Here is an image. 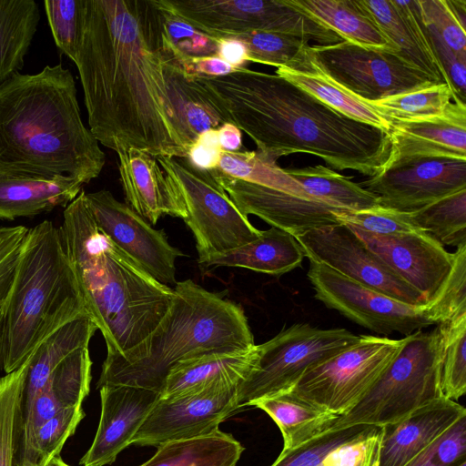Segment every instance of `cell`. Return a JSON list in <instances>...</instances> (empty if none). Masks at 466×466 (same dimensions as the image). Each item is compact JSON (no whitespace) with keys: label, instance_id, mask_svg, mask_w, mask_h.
Here are the masks:
<instances>
[{"label":"cell","instance_id":"6da1fadb","mask_svg":"<svg viewBox=\"0 0 466 466\" xmlns=\"http://www.w3.org/2000/svg\"><path fill=\"white\" fill-rule=\"evenodd\" d=\"M164 45L156 0H84L75 64L89 130L116 153L187 157L167 96Z\"/></svg>","mask_w":466,"mask_h":466},{"label":"cell","instance_id":"7a4b0ae2","mask_svg":"<svg viewBox=\"0 0 466 466\" xmlns=\"http://www.w3.org/2000/svg\"><path fill=\"white\" fill-rule=\"evenodd\" d=\"M196 79L257 151L275 161L307 153L336 170L372 177L390 157V133L338 112L277 74L244 66L224 76Z\"/></svg>","mask_w":466,"mask_h":466},{"label":"cell","instance_id":"3957f363","mask_svg":"<svg viewBox=\"0 0 466 466\" xmlns=\"http://www.w3.org/2000/svg\"><path fill=\"white\" fill-rule=\"evenodd\" d=\"M106 155L84 125L75 79L61 65L15 73L0 85V173L87 184Z\"/></svg>","mask_w":466,"mask_h":466},{"label":"cell","instance_id":"277c9868","mask_svg":"<svg viewBox=\"0 0 466 466\" xmlns=\"http://www.w3.org/2000/svg\"><path fill=\"white\" fill-rule=\"evenodd\" d=\"M59 231L106 355L126 356L159 325L173 288L157 281L99 229L83 189L65 208Z\"/></svg>","mask_w":466,"mask_h":466},{"label":"cell","instance_id":"5b68a950","mask_svg":"<svg viewBox=\"0 0 466 466\" xmlns=\"http://www.w3.org/2000/svg\"><path fill=\"white\" fill-rule=\"evenodd\" d=\"M255 346L243 309L191 279L177 281L165 317L141 344L126 356L106 355L97 381L162 393L169 370L203 354L248 350Z\"/></svg>","mask_w":466,"mask_h":466},{"label":"cell","instance_id":"8992f818","mask_svg":"<svg viewBox=\"0 0 466 466\" xmlns=\"http://www.w3.org/2000/svg\"><path fill=\"white\" fill-rule=\"evenodd\" d=\"M86 316L59 228L45 220L29 228L0 320V372L19 369L51 334Z\"/></svg>","mask_w":466,"mask_h":466},{"label":"cell","instance_id":"52a82bcc","mask_svg":"<svg viewBox=\"0 0 466 466\" xmlns=\"http://www.w3.org/2000/svg\"><path fill=\"white\" fill-rule=\"evenodd\" d=\"M441 341L438 327L417 330L402 345L369 390L328 431L358 424L381 427L441 398Z\"/></svg>","mask_w":466,"mask_h":466},{"label":"cell","instance_id":"ba28073f","mask_svg":"<svg viewBox=\"0 0 466 466\" xmlns=\"http://www.w3.org/2000/svg\"><path fill=\"white\" fill-rule=\"evenodd\" d=\"M359 336L341 328L319 329L297 323L256 345V360L238 383V408L289 392L311 367L356 342Z\"/></svg>","mask_w":466,"mask_h":466},{"label":"cell","instance_id":"9c48e42d","mask_svg":"<svg viewBox=\"0 0 466 466\" xmlns=\"http://www.w3.org/2000/svg\"><path fill=\"white\" fill-rule=\"evenodd\" d=\"M198 30L215 39L250 32L295 35L325 46L341 38L289 0H157Z\"/></svg>","mask_w":466,"mask_h":466},{"label":"cell","instance_id":"30bf717a","mask_svg":"<svg viewBox=\"0 0 466 466\" xmlns=\"http://www.w3.org/2000/svg\"><path fill=\"white\" fill-rule=\"evenodd\" d=\"M308 279L315 298L327 308L378 334L399 332L408 336L459 314L455 312L445 287L435 300L414 306L363 286L311 260Z\"/></svg>","mask_w":466,"mask_h":466},{"label":"cell","instance_id":"8fae6325","mask_svg":"<svg viewBox=\"0 0 466 466\" xmlns=\"http://www.w3.org/2000/svg\"><path fill=\"white\" fill-rule=\"evenodd\" d=\"M156 157L184 200L183 220L195 237L198 261L258 238L260 230L238 209L209 171L194 167L186 157Z\"/></svg>","mask_w":466,"mask_h":466},{"label":"cell","instance_id":"7c38bea8","mask_svg":"<svg viewBox=\"0 0 466 466\" xmlns=\"http://www.w3.org/2000/svg\"><path fill=\"white\" fill-rule=\"evenodd\" d=\"M402 342L403 339L360 335L353 344L309 368L289 393L340 416L374 384Z\"/></svg>","mask_w":466,"mask_h":466},{"label":"cell","instance_id":"4fadbf2b","mask_svg":"<svg viewBox=\"0 0 466 466\" xmlns=\"http://www.w3.org/2000/svg\"><path fill=\"white\" fill-rule=\"evenodd\" d=\"M308 54L316 69L363 102L377 101L435 84L391 50L341 41L309 46Z\"/></svg>","mask_w":466,"mask_h":466},{"label":"cell","instance_id":"5bb4252c","mask_svg":"<svg viewBox=\"0 0 466 466\" xmlns=\"http://www.w3.org/2000/svg\"><path fill=\"white\" fill-rule=\"evenodd\" d=\"M309 260L392 299L414 306L423 297L391 270L343 223L322 227L295 237Z\"/></svg>","mask_w":466,"mask_h":466},{"label":"cell","instance_id":"9a60e30c","mask_svg":"<svg viewBox=\"0 0 466 466\" xmlns=\"http://www.w3.org/2000/svg\"><path fill=\"white\" fill-rule=\"evenodd\" d=\"M237 383L217 382L181 395L157 400L130 445L159 446L219 431L237 410Z\"/></svg>","mask_w":466,"mask_h":466},{"label":"cell","instance_id":"2e32d148","mask_svg":"<svg viewBox=\"0 0 466 466\" xmlns=\"http://www.w3.org/2000/svg\"><path fill=\"white\" fill-rule=\"evenodd\" d=\"M359 184L379 198L380 206L411 212L465 189L466 159L418 157L396 160Z\"/></svg>","mask_w":466,"mask_h":466},{"label":"cell","instance_id":"e0dca14e","mask_svg":"<svg viewBox=\"0 0 466 466\" xmlns=\"http://www.w3.org/2000/svg\"><path fill=\"white\" fill-rule=\"evenodd\" d=\"M99 229L157 281L176 285V259L183 252L169 244L162 229H156L110 191L86 193Z\"/></svg>","mask_w":466,"mask_h":466},{"label":"cell","instance_id":"ac0fdd59","mask_svg":"<svg viewBox=\"0 0 466 466\" xmlns=\"http://www.w3.org/2000/svg\"><path fill=\"white\" fill-rule=\"evenodd\" d=\"M350 228L391 270L415 289L427 304L441 295L454 255L428 233L380 236Z\"/></svg>","mask_w":466,"mask_h":466},{"label":"cell","instance_id":"d6986e66","mask_svg":"<svg viewBox=\"0 0 466 466\" xmlns=\"http://www.w3.org/2000/svg\"><path fill=\"white\" fill-rule=\"evenodd\" d=\"M209 172L243 215H255L294 237L339 224L336 214L345 210L234 178L216 170Z\"/></svg>","mask_w":466,"mask_h":466},{"label":"cell","instance_id":"ffe728a7","mask_svg":"<svg viewBox=\"0 0 466 466\" xmlns=\"http://www.w3.org/2000/svg\"><path fill=\"white\" fill-rule=\"evenodd\" d=\"M101 414L94 441L80 460L82 466L113 463L141 427L160 393L127 385L99 388Z\"/></svg>","mask_w":466,"mask_h":466},{"label":"cell","instance_id":"44dd1931","mask_svg":"<svg viewBox=\"0 0 466 466\" xmlns=\"http://www.w3.org/2000/svg\"><path fill=\"white\" fill-rule=\"evenodd\" d=\"M356 2L402 60L426 74L433 83L450 86L422 21L418 0Z\"/></svg>","mask_w":466,"mask_h":466},{"label":"cell","instance_id":"7402d4cb","mask_svg":"<svg viewBox=\"0 0 466 466\" xmlns=\"http://www.w3.org/2000/svg\"><path fill=\"white\" fill-rule=\"evenodd\" d=\"M116 154L127 205L152 226L163 215L186 218L184 200L155 156L136 148Z\"/></svg>","mask_w":466,"mask_h":466},{"label":"cell","instance_id":"603a6c76","mask_svg":"<svg viewBox=\"0 0 466 466\" xmlns=\"http://www.w3.org/2000/svg\"><path fill=\"white\" fill-rule=\"evenodd\" d=\"M465 414L462 405L441 397L381 426L374 466H404Z\"/></svg>","mask_w":466,"mask_h":466},{"label":"cell","instance_id":"cb8c5ba5","mask_svg":"<svg viewBox=\"0 0 466 466\" xmlns=\"http://www.w3.org/2000/svg\"><path fill=\"white\" fill-rule=\"evenodd\" d=\"M386 162L418 157L466 159V105L453 102L441 115L421 120L393 122Z\"/></svg>","mask_w":466,"mask_h":466},{"label":"cell","instance_id":"d4e9b609","mask_svg":"<svg viewBox=\"0 0 466 466\" xmlns=\"http://www.w3.org/2000/svg\"><path fill=\"white\" fill-rule=\"evenodd\" d=\"M164 76L174 121L188 151L205 131L230 123L228 117L208 97L184 66L171 54L166 37L163 48Z\"/></svg>","mask_w":466,"mask_h":466},{"label":"cell","instance_id":"484cf974","mask_svg":"<svg viewBox=\"0 0 466 466\" xmlns=\"http://www.w3.org/2000/svg\"><path fill=\"white\" fill-rule=\"evenodd\" d=\"M83 184L69 177L52 178L0 173V219L14 220L66 208Z\"/></svg>","mask_w":466,"mask_h":466},{"label":"cell","instance_id":"4316f807","mask_svg":"<svg viewBox=\"0 0 466 466\" xmlns=\"http://www.w3.org/2000/svg\"><path fill=\"white\" fill-rule=\"evenodd\" d=\"M91 367L88 347L76 350L56 367L36 395L25 420L24 443L56 412L82 405L90 390Z\"/></svg>","mask_w":466,"mask_h":466},{"label":"cell","instance_id":"83f0119b","mask_svg":"<svg viewBox=\"0 0 466 466\" xmlns=\"http://www.w3.org/2000/svg\"><path fill=\"white\" fill-rule=\"evenodd\" d=\"M304 252L290 233L271 227L260 230L258 238L228 251L215 254L198 261L206 267L248 268L273 276H280L299 267Z\"/></svg>","mask_w":466,"mask_h":466},{"label":"cell","instance_id":"f1b7e54d","mask_svg":"<svg viewBox=\"0 0 466 466\" xmlns=\"http://www.w3.org/2000/svg\"><path fill=\"white\" fill-rule=\"evenodd\" d=\"M256 345L248 350L212 352L178 362L167 373L161 397L168 398L217 382L238 384L256 360Z\"/></svg>","mask_w":466,"mask_h":466},{"label":"cell","instance_id":"f546056e","mask_svg":"<svg viewBox=\"0 0 466 466\" xmlns=\"http://www.w3.org/2000/svg\"><path fill=\"white\" fill-rule=\"evenodd\" d=\"M96 330L97 327L88 316L78 318L58 329L35 350L29 363L23 392L24 422L50 374L76 350L88 347Z\"/></svg>","mask_w":466,"mask_h":466},{"label":"cell","instance_id":"4dcf8cb0","mask_svg":"<svg viewBox=\"0 0 466 466\" xmlns=\"http://www.w3.org/2000/svg\"><path fill=\"white\" fill-rule=\"evenodd\" d=\"M289 2L332 30L342 41L396 53L395 48L360 7L356 0H289Z\"/></svg>","mask_w":466,"mask_h":466},{"label":"cell","instance_id":"1f68e13d","mask_svg":"<svg viewBox=\"0 0 466 466\" xmlns=\"http://www.w3.org/2000/svg\"><path fill=\"white\" fill-rule=\"evenodd\" d=\"M244 447L221 431L198 438L172 441L139 466H237Z\"/></svg>","mask_w":466,"mask_h":466},{"label":"cell","instance_id":"d6a6232c","mask_svg":"<svg viewBox=\"0 0 466 466\" xmlns=\"http://www.w3.org/2000/svg\"><path fill=\"white\" fill-rule=\"evenodd\" d=\"M253 406L263 410L276 422L283 437V450L293 449L327 431L339 417L289 392L259 400Z\"/></svg>","mask_w":466,"mask_h":466},{"label":"cell","instance_id":"836d02e7","mask_svg":"<svg viewBox=\"0 0 466 466\" xmlns=\"http://www.w3.org/2000/svg\"><path fill=\"white\" fill-rule=\"evenodd\" d=\"M39 19L34 0H0V85L23 67Z\"/></svg>","mask_w":466,"mask_h":466},{"label":"cell","instance_id":"e575fe53","mask_svg":"<svg viewBox=\"0 0 466 466\" xmlns=\"http://www.w3.org/2000/svg\"><path fill=\"white\" fill-rule=\"evenodd\" d=\"M284 170L301 185L311 198L329 206L350 211L380 206L375 194L352 181L350 177L322 165Z\"/></svg>","mask_w":466,"mask_h":466},{"label":"cell","instance_id":"d590c367","mask_svg":"<svg viewBox=\"0 0 466 466\" xmlns=\"http://www.w3.org/2000/svg\"><path fill=\"white\" fill-rule=\"evenodd\" d=\"M275 73L311 94L338 112L390 133L392 126L391 122L367 103L360 101L340 88L316 69L313 65L310 70L305 72L278 67Z\"/></svg>","mask_w":466,"mask_h":466},{"label":"cell","instance_id":"8d00e7d4","mask_svg":"<svg viewBox=\"0 0 466 466\" xmlns=\"http://www.w3.org/2000/svg\"><path fill=\"white\" fill-rule=\"evenodd\" d=\"M32 356L19 369L0 377V466H21L23 461L22 400Z\"/></svg>","mask_w":466,"mask_h":466},{"label":"cell","instance_id":"74e56055","mask_svg":"<svg viewBox=\"0 0 466 466\" xmlns=\"http://www.w3.org/2000/svg\"><path fill=\"white\" fill-rule=\"evenodd\" d=\"M213 170L234 178L315 200L305 192L298 181L277 164V161L257 150H223L218 165Z\"/></svg>","mask_w":466,"mask_h":466},{"label":"cell","instance_id":"f35d334b","mask_svg":"<svg viewBox=\"0 0 466 466\" xmlns=\"http://www.w3.org/2000/svg\"><path fill=\"white\" fill-rule=\"evenodd\" d=\"M453 102L461 101L455 96L448 84H431L365 103L392 124L393 122L421 120L440 116Z\"/></svg>","mask_w":466,"mask_h":466},{"label":"cell","instance_id":"ab89813d","mask_svg":"<svg viewBox=\"0 0 466 466\" xmlns=\"http://www.w3.org/2000/svg\"><path fill=\"white\" fill-rule=\"evenodd\" d=\"M415 226L441 245H466V188L410 212Z\"/></svg>","mask_w":466,"mask_h":466},{"label":"cell","instance_id":"60d3db41","mask_svg":"<svg viewBox=\"0 0 466 466\" xmlns=\"http://www.w3.org/2000/svg\"><path fill=\"white\" fill-rule=\"evenodd\" d=\"M233 37L245 45L248 62L302 72L312 68L308 54L310 45L306 39L271 32H250Z\"/></svg>","mask_w":466,"mask_h":466},{"label":"cell","instance_id":"b9f144b4","mask_svg":"<svg viewBox=\"0 0 466 466\" xmlns=\"http://www.w3.org/2000/svg\"><path fill=\"white\" fill-rule=\"evenodd\" d=\"M437 327L441 341V396L456 400L466 391V312L446 319Z\"/></svg>","mask_w":466,"mask_h":466},{"label":"cell","instance_id":"7bdbcfd3","mask_svg":"<svg viewBox=\"0 0 466 466\" xmlns=\"http://www.w3.org/2000/svg\"><path fill=\"white\" fill-rule=\"evenodd\" d=\"M84 417L82 405H79L64 409L46 420L25 442L21 466H46L60 455L66 441Z\"/></svg>","mask_w":466,"mask_h":466},{"label":"cell","instance_id":"ee69618b","mask_svg":"<svg viewBox=\"0 0 466 466\" xmlns=\"http://www.w3.org/2000/svg\"><path fill=\"white\" fill-rule=\"evenodd\" d=\"M380 430L379 426L358 424L324 431L293 449L282 450L271 466H324L330 454L340 446Z\"/></svg>","mask_w":466,"mask_h":466},{"label":"cell","instance_id":"f6af8a7d","mask_svg":"<svg viewBox=\"0 0 466 466\" xmlns=\"http://www.w3.org/2000/svg\"><path fill=\"white\" fill-rule=\"evenodd\" d=\"M161 14L162 26L172 56L182 65L198 57L218 55V42L198 30L187 21L162 6L156 0Z\"/></svg>","mask_w":466,"mask_h":466},{"label":"cell","instance_id":"bcb514c9","mask_svg":"<svg viewBox=\"0 0 466 466\" xmlns=\"http://www.w3.org/2000/svg\"><path fill=\"white\" fill-rule=\"evenodd\" d=\"M44 5L56 46L75 63L82 35L84 0H46Z\"/></svg>","mask_w":466,"mask_h":466},{"label":"cell","instance_id":"7dc6e473","mask_svg":"<svg viewBox=\"0 0 466 466\" xmlns=\"http://www.w3.org/2000/svg\"><path fill=\"white\" fill-rule=\"evenodd\" d=\"M336 218L339 223L374 235L422 232L413 224L410 212L381 206L360 211L344 210L337 213Z\"/></svg>","mask_w":466,"mask_h":466},{"label":"cell","instance_id":"c3c4849f","mask_svg":"<svg viewBox=\"0 0 466 466\" xmlns=\"http://www.w3.org/2000/svg\"><path fill=\"white\" fill-rule=\"evenodd\" d=\"M466 461V414L404 466H459Z\"/></svg>","mask_w":466,"mask_h":466},{"label":"cell","instance_id":"681fc988","mask_svg":"<svg viewBox=\"0 0 466 466\" xmlns=\"http://www.w3.org/2000/svg\"><path fill=\"white\" fill-rule=\"evenodd\" d=\"M423 23L432 28L456 55L466 56V33L448 0H418Z\"/></svg>","mask_w":466,"mask_h":466},{"label":"cell","instance_id":"f907efd6","mask_svg":"<svg viewBox=\"0 0 466 466\" xmlns=\"http://www.w3.org/2000/svg\"><path fill=\"white\" fill-rule=\"evenodd\" d=\"M28 230L21 225L0 227V320Z\"/></svg>","mask_w":466,"mask_h":466},{"label":"cell","instance_id":"816d5d0a","mask_svg":"<svg viewBox=\"0 0 466 466\" xmlns=\"http://www.w3.org/2000/svg\"><path fill=\"white\" fill-rule=\"evenodd\" d=\"M380 432L340 446L324 466H374Z\"/></svg>","mask_w":466,"mask_h":466},{"label":"cell","instance_id":"f5cc1de1","mask_svg":"<svg viewBox=\"0 0 466 466\" xmlns=\"http://www.w3.org/2000/svg\"><path fill=\"white\" fill-rule=\"evenodd\" d=\"M218 129L203 132L189 147L186 158L196 168L211 171L217 168L222 154Z\"/></svg>","mask_w":466,"mask_h":466},{"label":"cell","instance_id":"db71d44e","mask_svg":"<svg viewBox=\"0 0 466 466\" xmlns=\"http://www.w3.org/2000/svg\"><path fill=\"white\" fill-rule=\"evenodd\" d=\"M186 70L195 76H224L234 71V67L218 55L191 59L183 65Z\"/></svg>","mask_w":466,"mask_h":466},{"label":"cell","instance_id":"11a10c76","mask_svg":"<svg viewBox=\"0 0 466 466\" xmlns=\"http://www.w3.org/2000/svg\"><path fill=\"white\" fill-rule=\"evenodd\" d=\"M218 56L234 68L244 67L248 62V50L242 41L234 37L217 39Z\"/></svg>","mask_w":466,"mask_h":466},{"label":"cell","instance_id":"9f6ffc18","mask_svg":"<svg viewBox=\"0 0 466 466\" xmlns=\"http://www.w3.org/2000/svg\"><path fill=\"white\" fill-rule=\"evenodd\" d=\"M219 144L225 151H238L242 147L241 130L234 124L224 123L218 128Z\"/></svg>","mask_w":466,"mask_h":466},{"label":"cell","instance_id":"6f0895ef","mask_svg":"<svg viewBox=\"0 0 466 466\" xmlns=\"http://www.w3.org/2000/svg\"><path fill=\"white\" fill-rule=\"evenodd\" d=\"M448 3L461 26L465 28L466 0H448Z\"/></svg>","mask_w":466,"mask_h":466},{"label":"cell","instance_id":"680465c9","mask_svg":"<svg viewBox=\"0 0 466 466\" xmlns=\"http://www.w3.org/2000/svg\"><path fill=\"white\" fill-rule=\"evenodd\" d=\"M46 466H70L68 465L67 463H66L62 458L60 457V455L53 458L49 463L46 465Z\"/></svg>","mask_w":466,"mask_h":466},{"label":"cell","instance_id":"91938a15","mask_svg":"<svg viewBox=\"0 0 466 466\" xmlns=\"http://www.w3.org/2000/svg\"><path fill=\"white\" fill-rule=\"evenodd\" d=\"M459 466H466V461L465 462H462L461 464H460Z\"/></svg>","mask_w":466,"mask_h":466}]
</instances>
